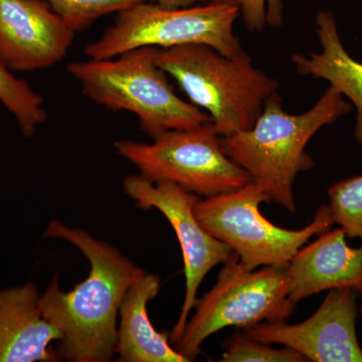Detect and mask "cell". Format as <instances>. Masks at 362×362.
<instances>
[{
    "label": "cell",
    "instance_id": "obj_1",
    "mask_svg": "<svg viewBox=\"0 0 362 362\" xmlns=\"http://www.w3.org/2000/svg\"><path fill=\"white\" fill-rule=\"evenodd\" d=\"M45 238L65 240L89 261V276L71 291L54 274L40 298L45 318L62 334L59 354L71 362H108L115 356L119 310L126 293L145 270L116 247L82 228L52 221Z\"/></svg>",
    "mask_w": 362,
    "mask_h": 362
},
{
    "label": "cell",
    "instance_id": "obj_2",
    "mask_svg": "<svg viewBox=\"0 0 362 362\" xmlns=\"http://www.w3.org/2000/svg\"><path fill=\"white\" fill-rule=\"evenodd\" d=\"M351 111V103L332 86L302 114L287 113L276 92L266 100L251 129L223 137V149L270 202L295 213V180L315 164L305 151L307 144L324 126L332 125Z\"/></svg>",
    "mask_w": 362,
    "mask_h": 362
},
{
    "label": "cell",
    "instance_id": "obj_3",
    "mask_svg": "<svg viewBox=\"0 0 362 362\" xmlns=\"http://www.w3.org/2000/svg\"><path fill=\"white\" fill-rule=\"evenodd\" d=\"M157 49L139 47L115 58L71 63L68 71L95 103L137 116L141 130L152 139L211 122L206 112L176 95L157 63Z\"/></svg>",
    "mask_w": 362,
    "mask_h": 362
},
{
    "label": "cell",
    "instance_id": "obj_4",
    "mask_svg": "<svg viewBox=\"0 0 362 362\" xmlns=\"http://www.w3.org/2000/svg\"><path fill=\"white\" fill-rule=\"evenodd\" d=\"M156 61L190 103L206 111L221 137L251 129L279 88L247 52L230 58L209 45H187L157 49Z\"/></svg>",
    "mask_w": 362,
    "mask_h": 362
},
{
    "label": "cell",
    "instance_id": "obj_5",
    "mask_svg": "<svg viewBox=\"0 0 362 362\" xmlns=\"http://www.w3.org/2000/svg\"><path fill=\"white\" fill-rule=\"evenodd\" d=\"M239 14L235 2L168 8L143 1L119 13L115 23L86 45L84 52L90 59H106L139 47L204 45L235 58L246 52L233 33Z\"/></svg>",
    "mask_w": 362,
    "mask_h": 362
},
{
    "label": "cell",
    "instance_id": "obj_6",
    "mask_svg": "<svg viewBox=\"0 0 362 362\" xmlns=\"http://www.w3.org/2000/svg\"><path fill=\"white\" fill-rule=\"evenodd\" d=\"M214 287L195 304L175 349L188 361L201 354L204 340L223 328H247L289 318L296 304L289 297L286 266L247 268L233 252Z\"/></svg>",
    "mask_w": 362,
    "mask_h": 362
},
{
    "label": "cell",
    "instance_id": "obj_7",
    "mask_svg": "<svg viewBox=\"0 0 362 362\" xmlns=\"http://www.w3.org/2000/svg\"><path fill=\"white\" fill-rule=\"evenodd\" d=\"M263 202L270 199L250 181L233 192L199 199L194 214L204 230L230 247L251 270L264 266H287L312 237L334 225L329 206H321L305 228H280L264 218L259 211Z\"/></svg>",
    "mask_w": 362,
    "mask_h": 362
},
{
    "label": "cell",
    "instance_id": "obj_8",
    "mask_svg": "<svg viewBox=\"0 0 362 362\" xmlns=\"http://www.w3.org/2000/svg\"><path fill=\"white\" fill-rule=\"evenodd\" d=\"M114 146L146 180L175 183L199 197L233 192L251 181L226 156L223 137L211 122L194 129L168 131L151 144L119 140Z\"/></svg>",
    "mask_w": 362,
    "mask_h": 362
},
{
    "label": "cell",
    "instance_id": "obj_9",
    "mask_svg": "<svg viewBox=\"0 0 362 362\" xmlns=\"http://www.w3.org/2000/svg\"><path fill=\"white\" fill-rule=\"evenodd\" d=\"M123 190L140 209H158L173 226L180 242L185 264V294L177 322L170 334V342L175 344L197 304L202 281L214 267L228 261L233 252L197 221L194 206L201 199L199 195L175 183L152 182L140 175L126 176Z\"/></svg>",
    "mask_w": 362,
    "mask_h": 362
},
{
    "label": "cell",
    "instance_id": "obj_10",
    "mask_svg": "<svg viewBox=\"0 0 362 362\" xmlns=\"http://www.w3.org/2000/svg\"><path fill=\"white\" fill-rule=\"evenodd\" d=\"M357 292L330 290L315 313L304 322H263L244 328L243 335L266 344H281L315 362H362L356 333Z\"/></svg>",
    "mask_w": 362,
    "mask_h": 362
},
{
    "label": "cell",
    "instance_id": "obj_11",
    "mask_svg": "<svg viewBox=\"0 0 362 362\" xmlns=\"http://www.w3.org/2000/svg\"><path fill=\"white\" fill-rule=\"evenodd\" d=\"M75 32L44 0H0V59L16 71H37L65 58Z\"/></svg>",
    "mask_w": 362,
    "mask_h": 362
},
{
    "label": "cell",
    "instance_id": "obj_12",
    "mask_svg": "<svg viewBox=\"0 0 362 362\" xmlns=\"http://www.w3.org/2000/svg\"><path fill=\"white\" fill-rule=\"evenodd\" d=\"M345 239L341 228L328 230L296 252L286 266L292 302L342 287L362 294V246L350 247Z\"/></svg>",
    "mask_w": 362,
    "mask_h": 362
},
{
    "label": "cell",
    "instance_id": "obj_13",
    "mask_svg": "<svg viewBox=\"0 0 362 362\" xmlns=\"http://www.w3.org/2000/svg\"><path fill=\"white\" fill-rule=\"evenodd\" d=\"M32 282L0 290V362L58 361L51 349L62 334L42 315Z\"/></svg>",
    "mask_w": 362,
    "mask_h": 362
},
{
    "label": "cell",
    "instance_id": "obj_14",
    "mask_svg": "<svg viewBox=\"0 0 362 362\" xmlns=\"http://www.w3.org/2000/svg\"><path fill=\"white\" fill-rule=\"evenodd\" d=\"M161 288L160 278L146 271L129 288L119 310L115 354L121 362H189L171 346L166 333L154 328L147 313Z\"/></svg>",
    "mask_w": 362,
    "mask_h": 362
},
{
    "label": "cell",
    "instance_id": "obj_15",
    "mask_svg": "<svg viewBox=\"0 0 362 362\" xmlns=\"http://www.w3.org/2000/svg\"><path fill=\"white\" fill-rule=\"evenodd\" d=\"M315 25L321 52H297L291 57V63L299 75L327 81L356 107L354 138L362 144V64L351 58L343 47L331 11H319Z\"/></svg>",
    "mask_w": 362,
    "mask_h": 362
},
{
    "label": "cell",
    "instance_id": "obj_16",
    "mask_svg": "<svg viewBox=\"0 0 362 362\" xmlns=\"http://www.w3.org/2000/svg\"><path fill=\"white\" fill-rule=\"evenodd\" d=\"M0 103L11 112L26 137L47 119L44 100L25 80L16 78L0 59Z\"/></svg>",
    "mask_w": 362,
    "mask_h": 362
},
{
    "label": "cell",
    "instance_id": "obj_17",
    "mask_svg": "<svg viewBox=\"0 0 362 362\" xmlns=\"http://www.w3.org/2000/svg\"><path fill=\"white\" fill-rule=\"evenodd\" d=\"M328 197L334 223L350 239L362 240V175L334 183Z\"/></svg>",
    "mask_w": 362,
    "mask_h": 362
},
{
    "label": "cell",
    "instance_id": "obj_18",
    "mask_svg": "<svg viewBox=\"0 0 362 362\" xmlns=\"http://www.w3.org/2000/svg\"><path fill=\"white\" fill-rule=\"evenodd\" d=\"M74 32L89 28L102 16L121 13L147 0H44Z\"/></svg>",
    "mask_w": 362,
    "mask_h": 362
},
{
    "label": "cell",
    "instance_id": "obj_19",
    "mask_svg": "<svg viewBox=\"0 0 362 362\" xmlns=\"http://www.w3.org/2000/svg\"><path fill=\"white\" fill-rule=\"evenodd\" d=\"M221 362H304L307 361L296 350L285 347L275 349L263 342L235 335L226 341V352Z\"/></svg>",
    "mask_w": 362,
    "mask_h": 362
},
{
    "label": "cell",
    "instance_id": "obj_20",
    "mask_svg": "<svg viewBox=\"0 0 362 362\" xmlns=\"http://www.w3.org/2000/svg\"><path fill=\"white\" fill-rule=\"evenodd\" d=\"M245 25L251 32H262L266 26L280 28L284 23L282 0H235Z\"/></svg>",
    "mask_w": 362,
    "mask_h": 362
},
{
    "label": "cell",
    "instance_id": "obj_21",
    "mask_svg": "<svg viewBox=\"0 0 362 362\" xmlns=\"http://www.w3.org/2000/svg\"><path fill=\"white\" fill-rule=\"evenodd\" d=\"M153 4L159 6L168 7V8H183V7H189L195 4H216V2H235V0H149Z\"/></svg>",
    "mask_w": 362,
    "mask_h": 362
},
{
    "label": "cell",
    "instance_id": "obj_22",
    "mask_svg": "<svg viewBox=\"0 0 362 362\" xmlns=\"http://www.w3.org/2000/svg\"><path fill=\"white\" fill-rule=\"evenodd\" d=\"M361 313H362V307H361Z\"/></svg>",
    "mask_w": 362,
    "mask_h": 362
}]
</instances>
